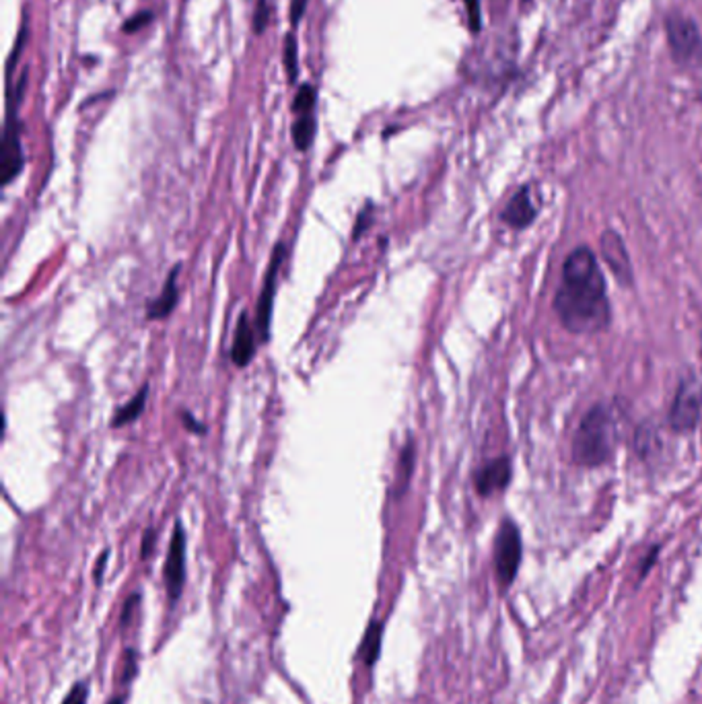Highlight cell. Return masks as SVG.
<instances>
[{"instance_id": "cell-1", "label": "cell", "mask_w": 702, "mask_h": 704, "mask_svg": "<svg viewBox=\"0 0 702 704\" xmlns=\"http://www.w3.org/2000/svg\"><path fill=\"white\" fill-rule=\"evenodd\" d=\"M554 312L569 332L597 334L610 326L605 279L589 247H575L562 264V280L554 295Z\"/></svg>"}, {"instance_id": "cell-2", "label": "cell", "mask_w": 702, "mask_h": 704, "mask_svg": "<svg viewBox=\"0 0 702 704\" xmlns=\"http://www.w3.org/2000/svg\"><path fill=\"white\" fill-rule=\"evenodd\" d=\"M616 447V425L612 412L597 404L581 418L573 439V459L583 468H600L612 459Z\"/></svg>"}, {"instance_id": "cell-3", "label": "cell", "mask_w": 702, "mask_h": 704, "mask_svg": "<svg viewBox=\"0 0 702 704\" xmlns=\"http://www.w3.org/2000/svg\"><path fill=\"white\" fill-rule=\"evenodd\" d=\"M665 36L672 56L680 64L702 58V33L690 17L682 13H670L665 17Z\"/></svg>"}, {"instance_id": "cell-4", "label": "cell", "mask_w": 702, "mask_h": 704, "mask_svg": "<svg viewBox=\"0 0 702 704\" xmlns=\"http://www.w3.org/2000/svg\"><path fill=\"white\" fill-rule=\"evenodd\" d=\"M523 554V544L519 528L511 519L501 523L497 540H494V569L502 589L515 581Z\"/></svg>"}, {"instance_id": "cell-5", "label": "cell", "mask_w": 702, "mask_h": 704, "mask_svg": "<svg viewBox=\"0 0 702 704\" xmlns=\"http://www.w3.org/2000/svg\"><path fill=\"white\" fill-rule=\"evenodd\" d=\"M287 260V244L285 241H278L274 245V250L270 253V262H268V270L264 276V287H261L258 307H256V320H253V326H256V332L260 342L270 340V323H272V307H274V295H277V282L280 268Z\"/></svg>"}, {"instance_id": "cell-6", "label": "cell", "mask_w": 702, "mask_h": 704, "mask_svg": "<svg viewBox=\"0 0 702 704\" xmlns=\"http://www.w3.org/2000/svg\"><path fill=\"white\" fill-rule=\"evenodd\" d=\"M23 122H21L19 112L15 107H9L4 120L3 144H0V176H3V185H9L13 179L25 167V153H23Z\"/></svg>"}, {"instance_id": "cell-7", "label": "cell", "mask_w": 702, "mask_h": 704, "mask_svg": "<svg viewBox=\"0 0 702 704\" xmlns=\"http://www.w3.org/2000/svg\"><path fill=\"white\" fill-rule=\"evenodd\" d=\"M700 408H702L700 388L694 382H682L680 383L670 410V426L678 433L697 429L700 420Z\"/></svg>"}, {"instance_id": "cell-8", "label": "cell", "mask_w": 702, "mask_h": 704, "mask_svg": "<svg viewBox=\"0 0 702 704\" xmlns=\"http://www.w3.org/2000/svg\"><path fill=\"white\" fill-rule=\"evenodd\" d=\"M163 575H165V587H167L169 597L171 599L180 597L184 579H185V531L182 521H176Z\"/></svg>"}, {"instance_id": "cell-9", "label": "cell", "mask_w": 702, "mask_h": 704, "mask_svg": "<svg viewBox=\"0 0 702 704\" xmlns=\"http://www.w3.org/2000/svg\"><path fill=\"white\" fill-rule=\"evenodd\" d=\"M511 459L507 455L494 458L486 461L484 466L478 468V472L474 474V486L480 496H492L502 493L511 482Z\"/></svg>"}, {"instance_id": "cell-10", "label": "cell", "mask_w": 702, "mask_h": 704, "mask_svg": "<svg viewBox=\"0 0 702 704\" xmlns=\"http://www.w3.org/2000/svg\"><path fill=\"white\" fill-rule=\"evenodd\" d=\"M600 247H602V258L605 264L618 280L622 282L624 287L632 285V266L629 252H626V245L621 235L616 231H604L600 237Z\"/></svg>"}, {"instance_id": "cell-11", "label": "cell", "mask_w": 702, "mask_h": 704, "mask_svg": "<svg viewBox=\"0 0 702 704\" xmlns=\"http://www.w3.org/2000/svg\"><path fill=\"white\" fill-rule=\"evenodd\" d=\"M258 332L250 315L245 312L239 313V320L235 323V332H233V347H231V361L235 367L244 369L252 363L253 355H256L258 347Z\"/></svg>"}, {"instance_id": "cell-12", "label": "cell", "mask_w": 702, "mask_h": 704, "mask_svg": "<svg viewBox=\"0 0 702 704\" xmlns=\"http://www.w3.org/2000/svg\"><path fill=\"white\" fill-rule=\"evenodd\" d=\"M538 217V204L534 202L532 190L529 185H523L509 200L505 210H502V223L513 227V229H526Z\"/></svg>"}, {"instance_id": "cell-13", "label": "cell", "mask_w": 702, "mask_h": 704, "mask_svg": "<svg viewBox=\"0 0 702 704\" xmlns=\"http://www.w3.org/2000/svg\"><path fill=\"white\" fill-rule=\"evenodd\" d=\"M180 266H174V270L169 272L167 280H165L163 291L159 296H155L153 301H149L147 305V317L149 320H165L169 317L180 299V288H177V276H180Z\"/></svg>"}, {"instance_id": "cell-14", "label": "cell", "mask_w": 702, "mask_h": 704, "mask_svg": "<svg viewBox=\"0 0 702 704\" xmlns=\"http://www.w3.org/2000/svg\"><path fill=\"white\" fill-rule=\"evenodd\" d=\"M415 461H416V443L415 437H408L406 441L400 455H398V468H396V496H400L408 490L412 472H415Z\"/></svg>"}, {"instance_id": "cell-15", "label": "cell", "mask_w": 702, "mask_h": 704, "mask_svg": "<svg viewBox=\"0 0 702 704\" xmlns=\"http://www.w3.org/2000/svg\"><path fill=\"white\" fill-rule=\"evenodd\" d=\"M147 396H149V383L142 385L141 391L136 393L128 404H124L122 408L116 410L112 418V429H122V426L134 423V420L144 412V408H147Z\"/></svg>"}, {"instance_id": "cell-16", "label": "cell", "mask_w": 702, "mask_h": 704, "mask_svg": "<svg viewBox=\"0 0 702 704\" xmlns=\"http://www.w3.org/2000/svg\"><path fill=\"white\" fill-rule=\"evenodd\" d=\"M315 128H318V122H315V114L307 116H297V120L293 122V144L299 153H307L309 147H312L313 138H315Z\"/></svg>"}, {"instance_id": "cell-17", "label": "cell", "mask_w": 702, "mask_h": 704, "mask_svg": "<svg viewBox=\"0 0 702 704\" xmlns=\"http://www.w3.org/2000/svg\"><path fill=\"white\" fill-rule=\"evenodd\" d=\"M381 637H383V624L373 620V622L369 624L367 632H364V639H363V645H361V657L369 667L375 664L377 657H380Z\"/></svg>"}, {"instance_id": "cell-18", "label": "cell", "mask_w": 702, "mask_h": 704, "mask_svg": "<svg viewBox=\"0 0 702 704\" xmlns=\"http://www.w3.org/2000/svg\"><path fill=\"white\" fill-rule=\"evenodd\" d=\"M297 38L295 31H288L285 39H282V66H285L287 79L291 85H295L299 79V50H297Z\"/></svg>"}, {"instance_id": "cell-19", "label": "cell", "mask_w": 702, "mask_h": 704, "mask_svg": "<svg viewBox=\"0 0 702 704\" xmlns=\"http://www.w3.org/2000/svg\"><path fill=\"white\" fill-rule=\"evenodd\" d=\"M315 103H318V89L305 82V85H301L297 89V95H295L293 112L295 116L315 114Z\"/></svg>"}, {"instance_id": "cell-20", "label": "cell", "mask_w": 702, "mask_h": 704, "mask_svg": "<svg viewBox=\"0 0 702 704\" xmlns=\"http://www.w3.org/2000/svg\"><path fill=\"white\" fill-rule=\"evenodd\" d=\"M270 25V0H258L256 13H253V33L261 36Z\"/></svg>"}, {"instance_id": "cell-21", "label": "cell", "mask_w": 702, "mask_h": 704, "mask_svg": "<svg viewBox=\"0 0 702 704\" xmlns=\"http://www.w3.org/2000/svg\"><path fill=\"white\" fill-rule=\"evenodd\" d=\"M375 215V206L373 204H367L364 209L359 212V217H356V223H355V229H353V241H356L361 237V235L369 229L371 227V220H373Z\"/></svg>"}, {"instance_id": "cell-22", "label": "cell", "mask_w": 702, "mask_h": 704, "mask_svg": "<svg viewBox=\"0 0 702 704\" xmlns=\"http://www.w3.org/2000/svg\"><path fill=\"white\" fill-rule=\"evenodd\" d=\"M466 4V15H467V25H470V31L476 36L482 30V15H480V0H464Z\"/></svg>"}, {"instance_id": "cell-23", "label": "cell", "mask_w": 702, "mask_h": 704, "mask_svg": "<svg viewBox=\"0 0 702 704\" xmlns=\"http://www.w3.org/2000/svg\"><path fill=\"white\" fill-rule=\"evenodd\" d=\"M150 21H153V11H141L122 25V31L124 33H136V31H141L142 27H147Z\"/></svg>"}, {"instance_id": "cell-24", "label": "cell", "mask_w": 702, "mask_h": 704, "mask_svg": "<svg viewBox=\"0 0 702 704\" xmlns=\"http://www.w3.org/2000/svg\"><path fill=\"white\" fill-rule=\"evenodd\" d=\"M180 416H182L184 426H185V429H188V431L196 433V434H204V433H206V426L201 423V420L194 418V414H190L188 410H182V412H180Z\"/></svg>"}, {"instance_id": "cell-25", "label": "cell", "mask_w": 702, "mask_h": 704, "mask_svg": "<svg viewBox=\"0 0 702 704\" xmlns=\"http://www.w3.org/2000/svg\"><path fill=\"white\" fill-rule=\"evenodd\" d=\"M87 694H89V686L87 684H77L71 690V692H68V696H66L64 702H62V704H85Z\"/></svg>"}, {"instance_id": "cell-26", "label": "cell", "mask_w": 702, "mask_h": 704, "mask_svg": "<svg viewBox=\"0 0 702 704\" xmlns=\"http://www.w3.org/2000/svg\"><path fill=\"white\" fill-rule=\"evenodd\" d=\"M309 0H291V25H299L303 15H305Z\"/></svg>"}, {"instance_id": "cell-27", "label": "cell", "mask_w": 702, "mask_h": 704, "mask_svg": "<svg viewBox=\"0 0 702 704\" xmlns=\"http://www.w3.org/2000/svg\"><path fill=\"white\" fill-rule=\"evenodd\" d=\"M155 537H157V534H155V529H153V528H149L147 531H144V537H142V548H141V556H142V558H149L150 554H153V548H155Z\"/></svg>"}, {"instance_id": "cell-28", "label": "cell", "mask_w": 702, "mask_h": 704, "mask_svg": "<svg viewBox=\"0 0 702 704\" xmlns=\"http://www.w3.org/2000/svg\"><path fill=\"white\" fill-rule=\"evenodd\" d=\"M657 556H659V546L651 548V552H649V554L645 556V561H643V564H641V579H645V577H646V572H649V569L653 567V564H655Z\"/></svg>"}, {"instance_id": "cell-29", "label": "cell", "mask_w": 702, "mask_h": 704, "mask_svg": "<svg viewBox=\"0 0 702 704\" xmlns=\"http://www.w3.org/2000/svg\"><path fill=\"white\" fill-rule=\"evenodd\" d=\"M139 599H141L139 593H134L133 597H128V602H126V605H124V612H122V620H120L122 624L128 622V616L134 612V607H136V604H139Z\"/></svg>"}, {"instance_id": "cell-30", "label": "cell", "mask_w": 702, "mask_h": 704, "mask_svg": "<svg viewBox=\"0 0 702 704\" xmlns=\"http://www.w3.org/2000/svg\"><path fill=\"white\" fill-rule=\"evenodd\" d=\"M107 558H109V552L106 550V552H103V554L99 556L98 567H95V583H101V579H103V571H106V564H107Z\"/></svg>"}, {"instance_id": "cell-31", "label": "cell", "mask_w": 702, "mask_h": 704, "mask_svg": "<svg viewBox=\"0 0 702 704\" xmlns=\"http://www.w3.org/2000/svg\"><path fill=\"white\" fill-rule=\"evenodd\" d=\"M109 704H124V699H114Z\"/></svg>"}, {"instance_id": "cell-32", "label": "cell", "mask_w": 702, "mask_h": 704, "mask_svg": "<svg viewBox=\"0 0 702 704\" xmlns=\"http://www.w3.org/2000/svg\"><path fill=\"white\" fill-rule=\"evenodd\" d=\"M521 3H523V4H529V3H532V0H521Z\"/></svg>"}]
</instances>
